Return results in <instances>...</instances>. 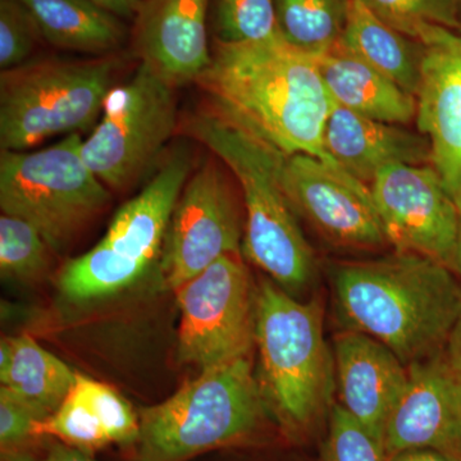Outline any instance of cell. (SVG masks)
<instances>
[{"instance_id":"cell-1","label":"cell","mask_w":461,"mask_h":461,"mask_svg":"<svg viewBox=\"0 0 461 461\" xmlns=\"http://www.w3.org/2000/svg\"><path fill=\"white\" fill-rule=\"evenodd\" d=\"M196 84L213 111L284 156L306 154L345 172L324 148L335 102L317 62L282 36L250 44L215 41L211 63Z\"/></svg>"},{"instance_id":"cell-2","label":"cell","mask_w":461,"mask_h":461,"mask_svg":"<svg viewBox=\"0 0 461 461\" xmlns=\"http://www.w3.org/2000/svg\"><path fill=\"white\" fill-rule=\"evenodd\" d=\"M339 318L378 339L406 366L444 353L461 315V282L444 264L400 253L333 272Z\"/></svg>"},{"instance_id":"cell-3","label":"cell","mask_w":461,"mask_h":461,"mask_svg":"<svg viewBox=\"0 0 461 461\" xmlns=\"http://www.w3.org/2000/svg\"><path fill=\"white\" fill-rule=\"evenodd\" d=\"M235 176L245 208L242 253L287 293L308 286L315 259L281 185L284 154L212 109L186 123Z\"/></svg>"},{"instance_id":"cell-4","label":"cell","mask_w":461,"mask_h":461,"mask_svg":"<svg viewBox=\"0 0 461 461\" xmlns=\"http://www.w3.org/2000/svg\"><path fill=\"white\" fill-rule=\"evenodd\" d=\"M256 345L264 402L288 432H308L332 409L335 390L320 305L263 281L256 294Z\"/></svg>"},{"instance_id":"cell-5","label":"cell","mask_w":461,"mask_h":461,"mask_svg":"<svg viewBox=\"0 0 461 461\" xmlns=\"http://www.w3.org/2000/svg\"><path fill=\"white\" fill-rule=\"evenodd\" d=\"M250 357L205 369L166 402L142 409L141 461H185L247 438L266 411Z\"/></svg>"},{"instance_id":"cell-6","label":"cell","mask_w":461,"mask_h":461,"mask_svg":"<svg viewBox=\"0 0 461 461\" xmlns=\"http://www.w3.org/2000/svg\"><path fill=\"white\" fill-rule=\"evenodd\" d=\"M121 59H44L0 76V147L25 151L93 126L114 86Z\"/></svg>"},{"instance_id":"cell-7","label":"cell","mask_w":461,"mask_h":461,"mask_svg":"<svg viewBox=\"0 0 461 461\" xmlns=\"http://www.w3.org/2000/svg\"><path fill=\"white\" fill-rule=\"evenodd\" d=\"M191 169L187 149L166 158L140 194L121 206L104 238L65 264L58 286L67 300L84 303L114 295L147 275L160 258L173 209Z\"/></svg>"},{"instance_id":"cell-8","label":"cell","mask_w":461,"mask_h":461,"mask_svg":"<svg viewBox=\"0 0 461 461\" xmlns=\"http://www.w3.org/2000/svg\"><path fill=\"white\" fill-rule=\"evenodd\" d=\"M80 133L35 151L2 150L0 206L38 229L53 250L108 205L107 186L85 162Z\"/></svg>"},{"instance_id":"cell-9","label":"cell","mask_w":461,"mask_h":461,"mask_svg":"<svg viewBox=\"0 0 461 461\" xmlns=\"http://www.w3.org/2000/svg\"><path fill=\"white\" fill-rule=\"evenodd\" d=\"M177 124L175 87L148 67L114 85L99 123L83 142L91 171L113 190H124L151 172Z\"/></svg>"},{"instance_id":"cell-10","label":"cell","mask_w":461,"mask_h":461,"mask_svg":"<svg viewBox=\"0 0 461 461\" xmlns=\"http://www.w3.org/2000/svg\"><path fill=\"white\" fill-rule=\"evenodd\" d=\"M180 309L177 357L200 371L250 357L256 299L240 256H227L175 291Z\"/></svg>"},{"instance_id":"cell-11","label":"cell","mask_w":461,"mask_h":461,"mask_svg":"<svg viewBox=\"0 0 461 461\" xmlns=\"http://www.w3.org/2000/svg\"><path fill=\"white\" fill-rule=\"evenodd\" d=\"M242 240L235 193L212 158L190 175L173 209L159 258L163 285L176 291L221 258L240 256Z\"/></svg>"},{"instance_id":"cell-12","label":"cell","mask_w":461,"mask_h":461,"mask_svg":"<svg viewBox=\"0 0 461 461\" xmlns=\"http://www.w3.org/2000/svg\"><path fill=\"white\" fill-rule=\"evenodd\" d=\"M369 189L388 244L454 271L459 208L432 166H388Z\"/></svg>"},{"instance_id":"cell-13","label":"cell","mask_w":461,"mask_h":461,"mask_svg":"<svg viewBox=\"0 0 461 461\" xmlns=\"http://www.w3.org/2000/svg\"><path fill=\"white\" fill-rule=\"evenodd\" d=\"M281 185L295 213L341 247L386 244L371 189L353 176L306 154L284 156Z\"/></svg>"},{"instance_id":"cell-14","label":"cell","mask_w":461,"mask_h":461,"mask_svg":"<svg viewBox=\"0 0 461 461\" xmlns=\"http://www.w3.org/2000/svg\"><path fill=\"white\" fill-rule=\"evenodd\" d=\"M417 95L418 130L429 140L430 166L461 204V32L429 26Z\"/></svg>"},{"instance_id":"cell-15","label":"cell","mask_w":461,"mask_h":461,"mask_svg":"<svg viewBox=\"0 0 461 461\" xmlns=\"http://www.w3.org/2000/svg\"><path fill=\"white\" fill-rule=\"evenodd\" d=\"M408 369V387L384 430L387 460L402 451L429 448L461 461V379L444 353Z\"/></svg>"},{"instance_id":"cell-16","label":"cell","mask_w":461,"mask_h":461,"mask_svg":"<svg viewBox=\"0 0 461 461\" xmlns=\"http://www.w3.org/2000/svg\"><path fill=\"white\" fill-rule=\"evenodd\" d=\"M211 0H145L136 16L141 63L172 87L196 83L212 59L206 16Z\"/></svg>"},{"instance_id":"cell-17","label":"cell","mask_w":461,"mask_h":461,"mask_svg":"<svg viewBox=\"0 0 461 461\" xmlns=\"http://www.w3.org/2000/svg\"><path fill=\"white\" fill-rule=\"evenodd\" d=\"M333 359L341 405L384 442L408 387V366L378 339L351 330L336 336Z\"/></svg>"},{"instance_id":"cell-18","label":"cell","mask_w":461,"mask_h":461,"mask_svg":"<svg viewBox=\"0 0 461 461\" xmlns=\"http://www.w3.org/2000/svg\"><path fill=\"white\" fill-rule=\"evenodd\" d=\"M324 148L366 186L388 166L430 165V144L423 133L363 117L336 103L324 130Z\"/></svg>"},{"instance_id":"cell-19","label":"cell","mask_w":461,"mask_h":461,"mask_svg":"<svg viewBox=\"0 0 461 461\" xmlns=\"http://www.w3.org/2000/svg\"><path fill=\"white\" fill-rule=\"evenodd\" d=\"M330 98L354 113L393 124L417 117V98L373 68L341 42L313 56Z\"/></svg>"},{"instance_id":"cell-20","label":"cell","mask_w":461,"mask_h":461,"mask_svg":"<svg viewBox=\"0 0 461 461\" xmlns=\"http://www.w3.org/2000/svg\"><path fill=\"white\" fill-rule=\"evenodd\" d=\"M342 45L417 98L424 47L373 14L362 0H350Z\"/></svg>"},{"instance_id":"cell-21","label":"cell","mask_w":461,"mask_h":461,"mask_svg":"<svg viewBox=\"0 0 461 461\" xmlns=\"http://www.w3.org/2000/svg\"><path fill=\"white\" fill-rule=\"evenodd\" d=\"M39 32L62 50L111 56L122 44L124 29L111 12L89 0H21Z\"/></svg>"},{"instance_id":"cell-22","label":"cell","mask_w":461,"mask_h":461,"mask_svg":"<svg viewBox=\"0 0 461 461\" xmlns=\"http://www.w3.org/2000/svg\"><path fill=\"white\" fill-rule=\"evenodd\" d=\"M11 368L0 378L3 390L32 409L42 420L59 408L77 373L29 335L12 339Z\"/></svg>"},{"instance_id":"cell-23","label":"cell","mask_w":461,"mask_h":461,"mask_svg":"<svg viewBox=\"0 0 461 461\" xmlns=\"http://www.w3.org/2000/svg\"><path fill=\"white\" fill-rule=\"evenodd\" d=\"M278 30L287 44L318 56L344 35L350 0H275Z\"/></svg>"},{"instance_id":"cell-24","label":"cell","mask_w":461,"mask_h":461,"mask_svg":"<svg viewBox=\"0 0 461 461\" xmlns=\"http://www.w3.org/2000/svg\"><path fill=\"white\" fill-rule=\"evenodd\" d=\"M38 436L56 437L63 444L86 454L109 444L98 412L87 397L78 373L59 408L47 420L36 423L35 437Z\"/></svg>"},{"instance_id":"cell-25","label":"cell","mask_w":461,"mask_h":461,"mask_svg":"<svg viewBox=\"0 0 461 461\" xmlns=\"http://www.w3.org/2000/svg\"><path fill=\"white\" fill-rule=\"evenodd\" d=\"M50 244L36 227L14 215L0 217V272L14 281H36L50 267Z\"/></svg>"},{"instance_id":"cell-26","label":"cell","mask_w":461,"mask_h":461,"mask_svg":"<svg viewBox=\"0 0 461 461\" xmlns=\"http://www.w3.org/2000/svg\"><path fill=\"white\" fill-rule=\"evenodd\" d=\"M214 29L224 44H250L281 38L275 0H215Z\"/></svg>"},{"instance_id":"cell-27","label":"cell","mask_w":461,"mask_h":461,"mask_svg":"<svg viewBox=\"0 0 461 461\" xmlns=\"http://www.w3.org/2000/svg\"><path fill=\"white\" fill-rule=\"evenodd\" d=\"M397 32L420 41L429 26L461 32V0H362Z\"/></svg>"},{"instance_id":"cell-28","label":"cell","mask_w":461,"mask_h":461,"mask_svg":"<svg viewBox=\"0 0 461 461\" xmlns=\"http://www.w3.org/2000/svg\"><path fill=\"white\" fill-rule=\"evenodd\" d=\"M321 461H387V455L378 437L355 420L341 403H335L330 412Z\"/></svg>"},{"instance_id":"cell-29","label":"cell","mask_w":461,"mask_h":461,"mask_svg":"<svg viewBox=\"0 0 461 461\" xmlns=\"http://www.w3.org/2000/svg\"><path fill=\"white\" fill-rule=\"evenodd\" d=\"M87 397L96 412L109 444H132L139 439L140 420L131 405L114 388L80 375Z\"/></svg>"},{"instance_id":"cell-30","label":"cell","mask_w":461,"mask_h":461,"mask_svg":"<svg viewBox=\"0 0 461 461\" xmlns=\"http://www.w3.org/2000/svg\"><path fill=\"white\" fill-rule=\"evenodd\" d=\"M41 36L35 21L21 0H0V68H14L27 62Z\"/></svg>"},{"instance_id":"cell-31","label":"cell","mask_w":461,"mask_h":461,"mask_svg":"<svg viewBox=\"0 0 461 461\" xmlns=\"http://www.w3.org/2000/svg\"><path fill=\"white\" fill-rule=\"evenodd\" d=\"M41 418L25 403L0 388V444L3 454L11 453L30 437H35V426Z\"/></svg>"},{"instance_id":"cell-32","label":"cell","mask_w":461,"mask_h":461,"mask_svg":"<svg viewBox=\"0 0 461 461\" xmlns=\"http://www.w3.org/2000/svg\"><path fill=\"white\" fill-rule=\"evenodd\" d=\"M5 461H95L89 455L68 445L57 444L51 446L47 455L42 457L26 456L16 453L5 454Z\"/></svg>"},{"instance_id":"cell-33","label":"cell","mask_w":461,"mask_h":461,"mask_svg":"<svg viewBox=\"0 0 461 461\" xmlns=\"http://www.w3.org/2000/svg\"><path fill=\"white\" fill-rule=\"evenodd\" d=\"M89 2L111 12L114 16L131 18L138 16L145 0H89Z\"/></svg>"},{"instance_id":"cell-34","label":"cell","mask_w":461,"mask_h":461,"mask_svg":"<svg viewBox=\"0 0 461 461\" xmlns=\"http://www.w3.org/2000/svg\"><path fill=\"white\" fill-rule=\"evenodd\" d=\"M444 357L455 375L461 379V315L445 346Z\"/></svg>"},{"instance_id":"cell-35","label":"cell","mask_w":461,"mask_h":461,"mask_svg":"<svg viewBox=\"0 0 461 461\" xmlns=\"http://www.w3.org/2000/svg\"><path fill=\"white\" fill-rule=\"evenodd\" d=\"M387 461H460L429 448H412L393 455Z\"/></svg>"},{"instance_id":"cell-36","label":"cell","mask_w":461,"mask_h":461,"mask_svg":"<svg viewBox=\"0 0 461 461\" xmlns=\"http://www.w3.org/2000/svg\"><path fill=\"white\" fill-rule=\"evenodd\" d=\"M12 357H14L12 339L3 338L0 342V378L5 377L11 368Z\"/></svg>"},{"instance_id":"cell-37","label":"cell","mask_w":461,"mask_h":461,"mask_svg":"<svg viewBox=\"0 0 461 461\" xmlns=\"http://www.w3.org/2000/svg\"><path fill=\"white\" fill-rule=\"evenodd\" d=\"M459 208L460 223H459V239H457L456 257H455L454 272L461 282V204L457 205Z\"/></svg>"},{"instance_id":"cell-38","label":"cell","mask_w":461,"mask_h":461,"mask_svg":"<svg viewBox=\"0 0 461 461\" xmlns=\"http://www.w3.org/2000/svg\"><path fill=\"white\" fill-rule=\"evenodd\" d=\"M460 23H461V11H460Z\"/></svg>"},{"instance_id":"cell-39","label":"cell","mask_w":461,"mask_h":461,"mask_svg":"<svg viewBox=\"0 0 461 461\" xmlns=\"http://www.w3.org/2000/svg\"><path fill=\"white\" fill-rule=\"evenodd\" d=\"M3 461H5V460H3Z\"/></svg>"}]
</instances>
